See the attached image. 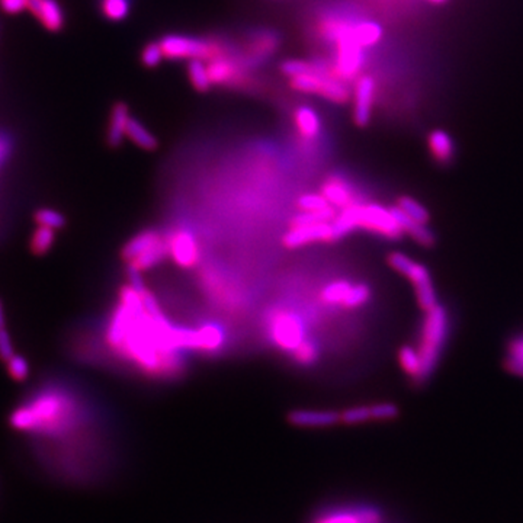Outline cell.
<instances>
[{"instance_id":"1","label":"cell","mask_w":523,"mask_h":523,"mask_svg":"<svg viewBox=\"0 0 523 523\" xmlns=\"http://www.w3.org/2000/svg\"><path fill=\"white\" fill-rule=\"evenodd\" d=\"M175 328L163 314L159 301L145 284L119 288L105 339L109 349L145 376L175 379L184 374V352L175 345Z\"/></svg>"},{"instance_id":"2","label":"cell","mask_w":523,"mask_h":523,"mask_svg":"<svg viewBox=\"0 0 523 523\" xmlns=\"http://www.w3.org/2000/svg\"><path fill=\"white\" fill-rule=\"evenodd\" d=\"M76 423V407L67 396L58 393L41 394L9 416L12 429L48 437H65Z\"/></svg>"},{"instance_id":"3","label":"cell","mask_w":523,"mask_h":523,"mask_svg":"<svg viewBox=\"0 0 523 523\" xmlns=\"http://www.w3.org/2000/svg\"><path fill=\"white\" fill-rule=\"evenodd\" d=\"M425 313L422 340L418 345V354L422 357V381L429 378L433 369L437 368L448 333V314L442 306L438 304Z\"/></svg>"},{"instance_id":"4","label":"cell","mask_w":523,"mask_h":523,"mask_svg":"<svg viewBox=\"0 0 523 523\" xmlns=\"http://www.w3.org/2000/svg\"><path fill=\"white\" fill-rule=\"evenodd\" d=\"M267 336L275 347L289 355L308 337L303 317L289 308H275L269 313Z\"/></svg>"},{"instance_id":"5","label":"cell","mask_w":523,"mask_h":523,"mask_svg":"<svg viewBox=\"0 0 523 523\" xmlns=\"http://www.w3.org/2000/svg\"><path fill=\"white\" fill-rule=\"evenodd\" d=\"M387 262L394 271L410 279L415 287L416 298L423 311L438 306L437 291L433 287L432 277L425 265L417 264L415 260L406 256L405 253L391 252L387 257Z\"/></svg>"},{"instance_id":"6","label":"cell","mask_w":523,"mask_h":523,"mask_svg":"<svg viewBox=\"0 0 523 523\" xmlns=\"http://www.w3.org/2000/svg\"><path fill=\"white\" fill-rule=\"evenodd\" d=\"M227 340L224 328L216 323H204L198 327H179L175 330V345L181 352L216 354Z\"/></svg>"},{"instance_id":"7","label":"cell","mask_w":523,"mask_h":523,"mask_svg":"<svg viewBox=\"0 0 523 523\" xmlns=\"http://www.w3.org/2000/svg\"><path fill=\"white\" fill-rule=\"evenodd\" d=\"M165 58L169 60H216L223 57V51L209 43L194 36L166 35L159 41Z\"/></svg>"},{"instance_id":"8","label":"cell","mask_w":523,"mask_h":523,"mask_svg":"<svg viewBox=\"0 0 523 523\" xmlns=\"http://www.w3.org/2000/svg\"><path fill=\"white\" fill-rule=\"evenodd\" d=\"M169 259L181 269H196L201 264V246L198 237L188 227H176L166 235Z\"/></svg>"},{"instance_id":"9","label":"cell","mask_w":523,"mask_h":523,"mask_svg":"<svg viewBox=\"0 0 523 523\" xmlns=\"http://www.w3.org/2000/svg\"><path fill=\"white\" fill-rule=\"evenodd\" d=\"M357 228L383 236L390 240H398L405 231L394 218L390 208L378 204H359L357 206Z\"/></svg>"},{"instance_id":"10","label":"cell","mask_w":523,"mask_h":523,"mask_svg":"<svg viewBox=\"0 0 523 523\" xmlns=\"http://www.w3.org/2000/svg\"><path fill=\"white\" fill-rule=\"evenodd\" d=\"M336 242L335 230L332 223L304 224L289 227L284 237L282 245L289 250L301 249L314 243Z\"/></svg>"},{"instance_id":"11","label":"cell","mask_w":523,"mask_h":523,"mask_svg":"<svg viewBox=\"0 0 523 523\" xmlns=\"http://www.w3.org/2000/svg\"><path fill=\"white\" fill-rule=\"evenodd\" d=\"M376 98V82L368 75L357 80L355 86L354 121L357 126H368Z\"/></svg>"},{"instance_id":"12","label":"cell","mask_w":523,"mask_h":523,"mask_svg":"<svg viewBox=\"0 0 523 523\" xmlns=\"http://www.w3.org/2000/svg\"><path fill=\"white\" fill-rule=\"evenodd\" d=\"M28 11L50 33L65 28V12L57 0H28Z\"/></svg>"},{"instance_id":"13","label":"cell","mask_w":523,"mask_h":523,"mask_svg":"<svg viewBox=\"0 0 523 523\" xmlns=\"http://www.w3.org/2000/svg\"><path fill=\"white\" fill-rule=\"evenodd\" d=\"M165 238H166V235H163L160 231L155 230V228H146V230L140 231L137 235L133 236V237L123 246V249H121V259L126 262V265L130 264L131 260L141 256V255H145V253L150 252L153 247L162 243Z\"/></svg>"},{"instance_id":"14","label":"cell","mask_w":523,"mask_h":523,"mask_svg":"<svg viewBox=\"0 0 523 523\" xmlns=\"http://www.w3.org/2000/svg\"><path fill=\"white\" fill-rule=\"evenodd\" d=\"M204 286L208 289L209 296L218 304H223L224 307L230 310H237L242 307V294L235 293V288L231 289L227 281L218 278V275L206 271L203 275Z\"/></svg>"},{"instance_id":"15","label":"cell","mask_w":523,"mask_h":523,"mask_svg":"<svg viewBox=\"0 0 523 523\" xmlns=\"http://www.w3.org/2000/svg\"><path fill=\"white\" fill-rule=\"evenodd\" d=\"M289 425L307 429L330 427L340 422V413L330 410H293L287 415Z\"/></svg>"},{"instance_id":"16","label":"cell","mask_w":523,"mask_h":523,"mask_svg":"<svg viewBox=\"0 0 523 523\" xmlns=\"http://www.w3.org/2000/svg\"><path fill=\"white\" fill-rule=\"evenodd\" d=\"M320 192L327 199L328 204L335 206L336 209L347 208V206L357 203L349 185L337 176L327 177L321 185Z\"/></svg>"},{"instance_id":"17","label":"cell","mask_w":523,"mask_h":523,"mask_svg":"<svg viewBox=\"0 0 523 523\" xmlns=\"http://www.w3.org/2000/svg\"><path fill=\"white\" fill-rule=\"evenodd\" d=\"M390 209L394 218L400 224V227L403 228V231L407 233L415 242H417L418 245L426 246V247H430V246L435 245V236H433L432 231L427 228V224L418 223V221L413 220L410 216H406L397 206H391Z\"/></svg>"},{"instance_id":"18","label":"cell","mask_w":523,"mask_h":523,"mask_svg":"<svg viewBox=\"0 0 523 523\" xmlns=\"http://www.w3.org/2000/svg\"><path fill=\"white\" fill-rule=\"evenodd\" d=\"M130 118V111H128V106L124 102H118V104L114 105L111 112V121H109L108 136H106V140H108V145L111 147H118L123 143L124 137L126 136V126H128Z\"/></svg>"},{"instance_id":"19","label":"cell","mask_w":523,"mask_h":523,"mask_svg":"<svg viewBox=\"0 0 523 523\" xmlns=\"http://www.w3.org/2000/svg\"><path fill=\"white\" fill-rule=\"evenodd\" d=\"M429 150L432 153L433 159L440 165H448L454 160L455 145L451 136L445 133L444 130H435L429 134L427 138Z\"/></svg>"},{"instance_id":"20","label":"cell","mask_w":523,"mask_h":523,"mask_svg":"<svg viewBox=\"0 0 523 523\" xmlns=\"http://www.w3.org/2000/svg\"><path fill=\"white\" fill-rule=\"evenodd\" d=\"M166 257H169V253H167V243L166 238H165L150 252L145 253V255L131 260L130 264H126V269L141 275L143 272L152 271L155 267H159Z\"/></svg>"},{"instance_id":"21","label":"cell","mask_w":523,"mask_h":523,"mask_svg":"<svg viewBox=\"0 0 523 523\" xmlns=\"http://www.w3.org/2000/svg\"><path fill=\"white\" fill-rule=\"evenodd\" d=\"M238 69L226 57L216 58L208 65L209 79L213 85H233L238 80Z\"/></svg>"},{"instance_id":"22","label":"cell","mask_w":523,"mask_h":523,"mask_svg":"<svg viewBox=\"0 0 523 523\" xmlns=\"http://www.w3.org/2000/svg\"><path fill=\"white\" fill-rule=\"evenodd\" d=\"M126 137L146 152H155L156 148L159 147L157 138L138 119L133 118V116L126 126Z\"/></svg>"},{"instance_id":"23","label":"cell","mask_w":523,"mask_h":523,"mask_svg":"<svg viewBox=\"0 0 523 523\" xmlns=\"http://www.w3.org/2000/svg\"><path fill=\"white\" fill-rule=\"evenodd\" d=\"M296 124L301 136L306 138L317 137L320 133V118H318L317 112L310 106H300L297 109Z\"/></svg>"},{"instance_id":"24","label":"cell","mask_w":523,"mask_h":523,"mask_svg":"<svg viewBox=\"0 0 523 523\" xmlns=\"http://www.w3.org/2000/svg\"><path fill=\"white\" fill-rule=\"evenodd\" d=\"M350 288H352V284L347 281L330 282L321 289L320 301L330 307H343V304L349 296Z\"/></svg>"},{"instance_id":"25","label":"cell","mask_w":523,"mask_h":523,"mask_svg":"<svg viewBox=\"0 0 523 523\" xmlns=\"http://www.w3.org/2000/svg\"><path fill=\"white\" fill-rule=\"evenodd\" d=\"M320 96L327 99V101L335 102V104H347L350 98L349 87L347 86V84L340 77L327 75L325 84L321 87Z\"/></svg>"},{"instance_id":"26","label":"cell","mask_w":523,"mask_h":523,"mask_svg":"<svg viewBox=\"0 0 523 523\" xmlns=\"http://www.w3.org/2000/svg\"><path fill=\"white\" fill-rule=\"evenodd\" d=\"M55 243V230L38 226L29 238V250L35 256H44L50 252Z\"/></svg>"},{"instance_id":"27","label":"cell","mask_w":523,"mask_h":523,"mask_svg":"<svg viewBox=\"0 0 523 523\" xmlns=\"http://www.w3.org/2000/svg\"><path fill=\"white\" fill-rule=\"evenodd\" d=\"M398 362L401 368L416 381H422V357L418 349L413 347H403L398 350Z\"/></svg>"},{"instance_id":"28","label":"cell","mask_w":523,"mask_h":523,"mask_svg":"<svg viewBox=\"0 0 523 523\" xmlns=\"http://www.w3.org/2000/svg\"><path fill=\"white\" fill-rule=\"evenodd\" d=\"M188 76L194 89L201 94H206L213 86V82L209 79L208 65H204L203 60H189Z\"/></svg>"},{"instance_id":"29","label":"cell","mask_w":523,"mask_h":523,"mask_svg":"<svg viewBox=\"0 0 523 523\" xmlns=\"http://www.w3.org/2000/svg\"><path fill=\"white\" fill-rule=\"evenodd\" d=\"M352 35L362 48L371 47L374 44L378 43L379 38L383 35V29L376 22H362V24L354 26Z\"/></svg>"},{"instance_id":"30","label":"cell","mask_w":523,"mask_h":523,"mask_svg":"<svg viewBox=\"0 0 523 523\" xmlns=\"http://www.w3.org/2000/svg\"><path fill=\"white\" fill-rule=\"evenodd\" d=\"M297 208L300 209V213H330V211H337L335 206L328 204L327 199L325 198L323 194H304L297 201Z\"/></svg>"},{"instance_id":"31","label":"cell","mask_w":523,"mask_h":523,"mask_svg":"<svg viewBox=\"0 0 523 523\" xmlns=\"http://www.w3.org/2000/svg\"><path fill=\"white\" fill-rule=\"evenodd\" d=\"M294 362L296 364L301 365V367H311V365L316 364L320 357V347H318L316 340L307 339L301 343L300 347L294 350L293 354Z\"/></svg>"},{"instance_id":"32","label":"cell","mask_w":523,"mask_h":523,"mask_svg":"<svg viewBox=\"0 0 523 523\" xmlns=\"http://www.w3.org/2000/svg\"><path fill=\"white\" fill-rule=\"evenodd\" d=\"M398 208L418 223L427 224L430 220V214L425 206L413 199L412 196H400L397 201Z\"/></svg>"},{"instance_id":"33","label":"cell","mask_w":523,"mask_h":523,"mask_svg":"<svg viewBox=\"0 0 523 523\" xmlns=\"http://www.w3.org/2000/svg\"><path fill=\"white\" fill-rule=\"evenodd\" d=\"M34 220L38 226H44V227L53 228V230H62L65 227V216H63L60 211H55V209L51 208H40L34 214Z\"/></svg>"},{"instance_id":"34","label":"cell","mask_w":523,"mask_h":523,"mask_svg":"<svg viewBox=\"0 0 523 523\" xmlns=\"http://www.w3.org/2000/svg\"><path fill=\"white\" fill-rule=\"evenodd\" d=\"M130 0H102V12L109 21H124L130 14Z\"/></svg>"},{"instance_id":"35","label":"cell","mask_w":523,"mask_h":523,"mask_svg":"<svg viewBox=\"0 0 523 523\" xmlns=\"http://www.w3.org/2000/svg\"><path fill=\"white\" fill-rule=\"evenodd\" d=\"M371 288H369L367 284H352V288H350L349 296H347V301L343 304L342 308H347V310H355V308L362 307L365 304L371 300Z\"/></svg>"},{"instance_id":"36","label":"cell","mask_w":523,"mask_h":523,"mask_svg":"<svg viewBox=\"0 0 523 523\" xmlns=\"http://www.w3.org/2000/svg\"><path fill=\"white\" fill-rule=\"evenodd\" d=\"M6 371L14 379L15 383H24L29 377V362L26 361L25 357L22 355L15 354L14 357L6 362Z\"/></svg>"},{"instance_id":"37","label":"cell","mask_w":523,"mask_h":523,"mask_svg":"<svg viewBox=\"0 0 523 523\" xmlns=\"http://www.w3.org/2000/svg\"><path fill=\"white\" fill-rule=\"evenodd\" d=\"M506 367L513 374L523 377V337L510 343L509 352L506 357Z\"/></svg>"},{"instance_id":"38","label":"cell","mask_w":523,"mask_h":523,"mask_svg":"<svg viewBox=\"0 0 523 523\" xmlns=\"http://www.w3.org/2000/svg\"><path fill=\"white\" fill-rule=\"evenodd\" d=\"M372 420L371 406H355L340 413V422L345 425H361Z\"/></svg>"},{"instance_id":"39","label":"cell","mask_w":523,"mask_h":523,"mask_svg":"<svg viewBox=\"0 0 523 523\" xmlns=\"http://www.w3.org/2000/svg\"><path fill=\"white\" fill-rule=\"evenodd\" d=\"M165 55H163L162 45L160 43H150L146 45L145 50L141 53V62L148 69H155L162 63Z\"/></svg>"},{"instance_id":"40","label":"cell","mask_w":523,"mask_h":523,"mask_svg":"<svg viewBox=\"0 0 523 523\" xmlns=\"http://www.w3.org/2000/svg\"><path fill=\"white\" fill-rule=\"evenodd\" d=\"M314 69H316L314 63L303 62V60H287L281 65V72L289 79L303 73L313 72Z\"/></svg>"},{"instance_id":"41","label":"cell","mask_w":523,"mask_h":523,"mask_svg":"<svg viewBox=\"0 0 523 523\" xmlns=\"http://www.w3.org/2000/svg\"><path fill=\"white\" fill-rule=\"evenodd\" d=\"M372 420H391L398 416L397 405L394 403H377L371 406Z\"/></svg>"},{"instance_id":"42","label":"cell","mask_w":523,"mask_h":523,"mask_svg":"<svg viewBox=\"0 0 523 523\" xmlns=\"http://www.w3.org/2000/svg\"><path fill=\"white\" fill-rule=\"evenodd\" d=\"M15 355L14 342L7 328H0V361L6 364Z\"/></svg>"},{"instance_id":"43","label":"cell","mask_w":523,"mask_h":523,"mask_svg":"<svg viewBox=\"0 0 523 523\" xmlns=\"http://www.w3.org/2000/svg\"><path fill=\"white\" fill-rule=\"evenodd\" d=\"M2 11L9 15H18L28 9V0H0Z\"/></svg>"},{"instance_id":"44","label":"cell","mask_w":523,"mask_h":523,"mask_svg":"<svg viewBox=\"0 0 523 523\" xmlns=\"http://www.w3.org/2000/svg\"><path fill=\"white\" fill-rule=\"evenodd\" d=\"M6 327V311H5L4 301L0 298V328Z\"/></svg>"}]
</instances>
